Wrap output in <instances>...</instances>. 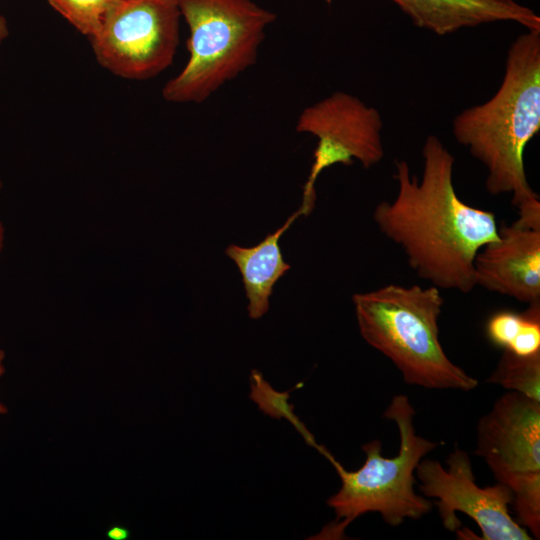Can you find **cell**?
Returning a JSON list of instances; mask_svg holds the SVG:
<instances>
[{"label":"cell","mask_w":540,"mask_h":540,"mask_svg":"<svg viewBox=\"0 0 540 540\" xmlns=\"http://www.w3.org/2000/svg\"><path fill=\"white\" fill-rule=\"evenodd\" d=\"M422 158L420 180L406 161H396L397 194L376 205L374 222L420 278L439 289L469 293L476 286L477 253L498 237L495 214L458 197L455 159L435 135L426 138Z\"/></svg>","instance_id":"6da1fadb"},{"label":"cell","mask_w":540,"mask_h":540,"mask_svg":"<svg viewBox=\"0 0 540 540\" xmlns=\"http://www.w3.org/2000/svg\"><path fill=\"white\" fill-rule=\"evenodd\" d=\"M540 130V31L527 30L510 45L497 92L452 122L456 141L486 168L485 188L511 194L512 204L538 198L524 168V150Z\"/></svg>","instance_id":"7a4b0ae2"},{"label":"cell","mask_w":540,"mask_h":540,"mask_svg":"<svg viewBox=\"0 0 540 540\" xmlns=\"http://www.w3.org/2000/svg\"><path fill=\"white\" fill-rule=\"evenodd\" d=\"M352 302L362 338L395 365L407 384L465 392L478 386L441 345L444 298L439 288L391 283L356 293Z\"/></svg>","instance_id":"3957f363"},{"label":"cell","mask_w":540,"mask_h":540,"mask_svg":"<svg viewBox=\"0 0 540 540\" xmlns=\"http://www.w3.org/2000/svg\"><path fill=\"white\" fill-rule=\"evenodd\" d=\"M414 416L415 409L408 396H393L383 417L398 427V454L383 457L382 443L374 439L362 445L366 459L358 470H346L335 458L330 461L341 479V487L326 502L335 513V521L323 528L317 539L343 538L354 520L370 512L379 513L385 523L394 527L430 512L433 503L415 491V470L439 443L416 433Z\"/></svg>","instance_id":"277c9868"},{"label":"cell","mask_w":540,"mask_h":540,"mask_svg":"<svg viewBox=\"0 0 540 540\" xmlns=\"http://www.w3.org/2000/svg\"><path fill=\"white\" fill-rule=\"evenodd\" d=\"M189 28V58L167 81L171 103H202L254 65L266 28L276 15L252 0H176Z\"/></svg>","instance_id":"5b68a950"},{"label":"cell","mask_w":540,"mask_h":540,"mask_svg":"<svg viewBox=\"0 0 540 540\" xmlns=\"http://www.w3.org/2000/svg\"><path fill=\"white\" fill-rule=\"evenodd\" d=\"M475 454L513 494L517 522L540 538V401L508 391L477 424Z\"/></svg>","instance_id":"8992f818"},{"label":"cell","mask_w":540,"mask_h":540,"mask_svg":"<svg viewBox=\"0 0 540 540\" xmlns=\"http://www.w3.org/2000/svg\"><path fill=\"white\" fill-rule=\"evenodd\" d=\"M180 18L176 0H117L89 39L95 59L122 79L154 78L173 63Z\"/></svg>","instance_id":"52a82bcc"},{"label":"cell","mask_w":540,"mask_h":540,"mask_svg":"<svg viewBox=\"0 0 540 540\" xmlns=\"http://www.w3.org/2000/svg\"><path fill=\"white\" fill-rule=\"evenodd\" d=\"M383 127L379 111L358 97L343 91L303 109L296 131L317 139L313 163L303 186L301 207L311 213L316 200L315 182L321 172L335 164L351 165L357 159L368 169L384 157Z\"/></svg>","instance_id":"ba28073f"},{"label":"cell","mask_w":540,"mask_h":540,"mask_svg":"<svg viewBox=\"0 0 540 540\" xmlns=\"http://www.w3.org/2000/svg\"><path fill=\"white\" fill-rule=\"evenodd\" d=\"M447 468L433 459H422L416 467L419 490L434 498L443 526L451 532L461 528L456 513L469 516L479 527L482 540H530L526 528L509 513L512 491L504 484L480 487L466 451L457 446L446 458Z\"/></svg>","instance_id":"9c48e42d"},{"label":"cell","mask_w":540,"mask_h":540,"mask_svg":"<svg viewBox=\"0 0 540 540\" xmlns=\"http://www.w3.org/2000/svg\"><path fill=\"white\" fill-rule=\"evenodd\" d=\"M474 269L476 286L528 305L540 303V230L501 223L497 239L477 253Z\"/></svg>","instance_id":"30bf717a"},{"label":"cell","mask_w":540,"mask_h":540,"mask_svg":"<svg viewBox=\"0 0 540 540\" xmlns=\"http://www.w3.org/2000/svg\"><path fill=\"white\" fill-rule=\"evenodd\" d=\"M421 28L444 36L463 28L510 21L540 31V17L514 0H390Z\"/></svg>","instance_id":"8fae6325"},{"label":"cell","mask_w":540,"mask_h":540,"mask_svg":"<svg viewBox=\"0 0 540 540\" xmlns=\"http://www.w3.org/2000/svg\"><path fill=\"white\" fill-rule=\"evenodd\" d=\"M300 215H306L301 207L256 246L231 244L225 250V254L235 262L242 275L249 301L247 310L252 319H259L268 311L275 283L290 269L282 257L279 240Z\"/></svg>","instance_id":"7c38bea8"},{"label":"cell","mask_w":540,"mask_h":540,"mask_svg":"<svg viewBox=\"0 0 540 540\" xmlns=\"http://www.w3.org/2000/svg\"><path fill=\"white\" fill-rule=\"evenodd\" d=\"M486 382L540 401V353L521 356L503 349Z\"/></svg>","instance_id":"4fadbf2b"},{"label":"cell","mask_w":540,"mask_h":540,"mask_svg":"<svg viewBox=\"0 0 540 540\" xmlns=\"http://www.w3.org/2000/svg\"><path fill=\"white\" fill-rule=\"evenodd\" d=\"M250 383V398L264 414L277 419L286 418L302 435L308 445L317 449L328 460L333 458L325 447L317 444L313 435L294 414L293 406L288 403L289 391L278 392L274 390L257 370H252Z\"/></svg>","instance_id":"5bb4252c"},{"label":"cell","mask_w":540,"mask_h":540,"mask_svg":"<svg viewBox=\"0 0 540 540\" xmlns=\"http://www.w3.org/2000/svg\"><path fill=\"white\" fill-rule=\"evenodd\" d=\"M48 4L87 38L94 37L117 0H46Z\"/></svg>","instance_id":"9a60e30c"},{"label":"cell","mask_w":540,"mask_h":540,"mask_svg":"<svg viewBox=\"0 0 540 540\" xmlns=\"http://www.w3.org/2000/svg\"><path fill=\"white\" fill-rule=\"evenodd\" d=\"M538 307L540 303L529 304L522 312L507 309L494 312L485 325L489 342L502 350L509 349Z\"/></svg>","instance_id":"2e32d148"},{"label":"cell","mask_w":540,"mask_h":540,"mask_svg":"<svg viewBox=\"0 0 540 540\" xmlns=\"http://www.w3.org/2000/svg\"><path fill=\"white\" fill-rule=\"evenodd\" d=\"M130 532L122 526H113L106 532V536L111 540H126L129 538Z\"/></svg>","instance_id":"e0dca14e"},{"label":"cell","mask_w":540,"mask_h":540,"mask_svg":"<svg viewBox=\"0 0 540 540\" xmlns=\"http://www.w3.org/2000/svg\"><path fill=\"white\" fill-rule=\"evenodd\" d=\"M9 35L7 20L0 15V47Z\"/></svg>","instance_id":"ac0fdd59"},{"label":"cell","mask_w":540,"mask_h":540,"mask_svg":"<svg viewBox=\"0 0 540 540\" xmlns=\"http://www.w3.org/2000/svg\"><path fill=\"white\" fill-rule=\"evenodd\" d=\"M5 353L0 349V379L5 373ZM7 413V407L0 401V415Z\"/></svg>","instance_id":"d6986e66"},{"label":"cell","mask_w":540,"mask_h":540,"mask_svg":"<svg viewBox=\"0 0 540 540\" xmlns=\"http://www.w3.org/2000/svg\"><path fill=\"white\" fill-rule=\"evenodd\" d=\"M1 189H2V182L0 180V192H1ZM4 242H5V229H4L3 222L0 218V255L4 248Z\"/></svg>","instance_id":"ffe728a7"}]
</instances>
